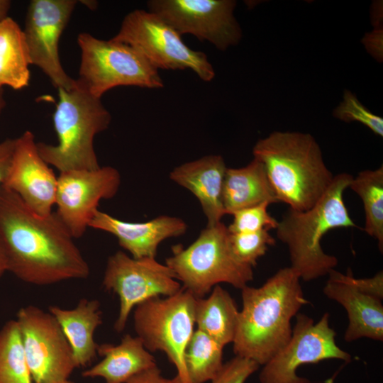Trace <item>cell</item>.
I'll return each instance as SVG.
<instances>
[{"label":"cell","mask_w":383,"mask_h":383,"mask_svg":"<svg viewBox=\"0 0 383 383\" xmlns=\"http://www.w3.org/2000/svg\"><path fill=\"white\" fill-rule=\"evenodd\" d=\"M73 240L55 211L37 214L0 186V242L8 272L35 285L86 279L89 266Z\"/></svg>","instance_id":"1"},{"label":"cell","mask_w":383,"mask_h":383,"mask_svg":"<svg viewBox=\"0 0 383 383\" xmlns=\"http://www.w3.org/2000/svg\"><path fill=\"white\" fill-rule=\"evenodd\" d=\"M300 281L287 267L259 287L241 289L242 309L233 342L236 356L263 365L288 343L292 319L309 303Z\"/></svg>","instance_id":"2"},{"label":"cell","mask_w":383,"mask_h":383,"mask_svg":"<svg viewBox=\"0 0 383 383\" xmlns=\"http://www.w3.org/2000/svg\"><path fill=\"white\" fill-rule=\"evenodd\" d=\"M252 154L263 164L278 203L294 210L311 208L334 177L309 133L274 131L255 144Z\"/></svg>","instance_id":"3"},{"label":"cell","mask_w":383,"mask_h":383,"mask_svg":"<svg viewBox=\"0 0 383 383\" xmlns=\"http://www.w3.org/2000/svg\"><path fill=\"white\" fill-rule=\"evenodd\" d=\"M353 177L349 173L334 175L329 187L311 208L306 211L289 208L278 221L277 238L287 247L290 267L305 282L328 275L338 265L337 257L326 253L321 245L326 233L357 226L343 200Z\"/></svg>","instance_id":"4"},{"label":"cell","mask_w":383,"mask_h":383,"mask_svg":"<svg viewBox=\"0 0 383 383\" xmlns=\"http://www.w3.org/2000/svg\"><path fill=\"white\" fill-rule=\"evenodd\" d=\"M58 90L52 115L57 144L37 143L42 158L60 173L91 170L101 167L95 152V136L108 128L111 116L97 98L77 82L69 89Z\"/></svg>","instance_id":"5"},{"label":"cell","mask_w":383,"mask_h":383,"mask_svg":"<svg viewBox=\"0 0 383 383\" xmlns=\"http://www.w3.org/2000/svg\"><path fill=\"white\" fill-rule=\"evenodd\" d=\"M165 265L182 287L196 298H204L213 287L227 283L243 289L253 279L252 267L240 262L230 243V232L222 222L203 229L188 247H172Z\"/></svg>","instance_id":"6"},{"label":"cell","mask_w":383,"mask_h":383,"mask_svg":"<svg viewBox=\"0 0 383 383\" xmlns=\"http://www.w3.org/2000/svg\"><path fill=\"white\" fill-rule=\"evenodd\" d=\"M81 50L77 82L91 95L101 98L119 86L147 89L164 87L158 70L131 45L98 39L88 33L77 36Z\"/></svg>","instance_id":"7"},{"label":"cell","mask_w":383,"mask_h":383,"mask_svg":"<svg viewBox=\"0 0 383 383\" xmlns=\"http://www.w3.org/2000/svg\"><path fill=\"white\" fill-rule=\"evenodd\" d=\"M195 301L196 297L182 287L174 295L139 304L133 313L137 337L148 351L165 353L181 383H190L184 353L194 331Z\"/></svg>","instance_id":"8"},{"label":"cell","mask_w":383,"mask_h":383,"mask_svg":"<svg viewBox=\"0 0 383 383\" xmlns=\"http://www.w3.org/2000/svg\"><path fill=\"white\" fill-rule=\"evenodd\" d=\"M112 39L135 48L157 70L189 69L206 82L215 77L206 55L188 47L175 29L148 10L128 13Z\"/></svg>","instance_id":"9"},{"label":"cell","mask_w":383,"mask_h":383,"mask_svg":"<svg viewBox=\"0 0 383 383\" xmlns=\"http://www.w3.org/2000/svg\"><path fill=\"white\" fill-rule=\"evenodd\" d=\"M288 343L272 357L260 372V383H311L297 375V369L325 360L351 361V355L336 343V332L330 326V314L325 313L315 322L298 313Z\"/></svg>","instance_id":"10"},{"label":"cell","mask_w":383,"mask_h":383,"mask_svg":"<svg viewBox=\"0 0 383 383\" xmlns=\"http://www.w3.org/2000/svg\"><path fill=\"white\" fill-rule=\"evenodd\" d=\"M102 284L119 298V312L114 324L118 332L124 329L137 305L162 295H174L182 288L172 269L155 257L137 259L120 250L109 257Z\"/></svg>","instance_id":"11"},{"label":"cell","mask_w":383,"mask_h":383,"mask_svg":"<svg viewBox=\"0 0 383 383\" xmlns=\"http://www.w3.org/2000/svg\"><path fill=\"white\" fill-rule=\"evenodd\" d=\"M16 321L33 383L69 379L77 366L55 318L49 311L28 305L18 310Z\"/></svg>","instance_id":"12"},{"label":"cell","mask_w":383,"mask_h":383,"mask_svg":"<svg viewBox=\"0 0 383 383\" xmlns=\"http://www.w3.org/2000/svg\"><path fill=\"white\" fill-rule=\"evenodd\" d=\"M148 11L157 14L181 35L192 34L220 50L237 45L242 30L233 0H150Z\"/></svg>","instance_id":"13"},{"label":"cell","mask_w":383,"mask_h":383,"mask_svg":"<svg viewBox=\"0 0 383 383\" xmlns=\"http://www.w3.org/2000/svg\"><path fill=\"white\" fill-rule=\"evenodd\" d=\"M75 0H33L23 30L30 65L38 67L57 88L69 89L76 79L63 69L59 43L77 5Z\"/></svg>","instance_id":"14"},{"label":"cell","mask_w":383,"mask_h":383,"mask_svg":"<svg viewBox=\"0 0 383 383\" xmlns=\"http://www.w3.org/2000/svg\"><path fill=\"white\" fill-rule=\"evenodd\" d=\"M120 184L119 172L110 166L60 173L55 213L73 238L84 234L99 201L113 198Z\"/></svg>","instance_id":"15"},{"label":"cell","mask_w":383,"mask_h":383,"mask_svg":"<svg viewBox=\"0 0 383 383\" xmlns=\"http://www.w3.org/2000/svg\"><path fill=\"white\" fill-rule=\"evenodd\" d=\"M3 186L35 213L48 216L52 212L57 177L40 156L31 131L15 138L11 167Z\"/></svg>","instance_id":"16"},{"label":"cell","mask_w":383,"mask_h":383,"mask_svg":"<svg viewBox=\"0 0 383 383\" xmlns=\"http://www.w3.org/2000/svg\"><path fill=\"white\" fill-rule=\"evenodd\" d=\"M328 275L323 292L326 297L340 304L348 317L344 340L353 342L367 338L382 341V300L360 291L352 282L350 270L343 274L333 269Z\"/></svg>","instance_id":"17"},{"label":"cell","mask_w":383,"mask_h":383,"mask_svg":"<svg viewBox=\"0 0 383 383\" xmlns=\"http://www.w3.org/2000/svg\"><path fill=\"white\" fill-rule=\"evenodd\" d=\"M89 228L113 235L131 257L138 259L155 257L162 241L184 235L188 226L183 219L168 215L159 216L145 222H128L98 209Z\"/></svg>","instance_id":"18"},{"label":"cell","mask_w":383,"mask_h":383,"mask_svg":"<svg viewBox=\"0 0 383 383\" xmlns=\"http://www.w3.org/2000/svg\"><path fill=\"white\" fill-rule=\"evenodd\" d=\"M227 167L222 156L210 155L174 167L170 178L199 200L211 226L221 222L226 211L223 186Z\"/></svg>","instance_id":"19"},{"label":"cell","mask_w":383,"mask_h":383,"mask_svg":"<svg viewBox=\"0 0 383 383\" xmlns=\"http://www.w3.org/2000/svg\"><path fill=\"white\" fill-rule=\"evenodd\" d=\"M102 360L85 370L84 377H101L105 383H126L134 376L157 366L153 356L138 337L126 334L118 345H98Z\"/></svg>","instance_id":"20"},{"label":"cell","mask_w":383,"mask_h":383,"mask_svg":"<svg viewBox=\"0 0 383 383\" xmlns=\"http://www.w3.org/2000/svg\"><path fill=\"white\" fill-rule=\"evenodd\" d=\"M100 307L98 300L83 298L71 309L57 306L48 308L70 343L77 367L87 366L96 356L94 333L102 323Z\"/></svg>","instance_id":"21"},{"label":"cell","mask_w":383,"mask_h":383,"mask_svg":"<svg viewBox=\"0 0 383 383\" xmlns=\"http://www.w3.org/2000/svg\"><path fill=\"white\" fill-rule=\"evenodd\" d=\"M278 203L263 164L253 160L245 167H227L223 186L226 214L260 203Z\"/></svg>","instance_id":"22"},{"label":"cell","mask_w":383,"mask_h":383,"mask_svg":"<svg viewBox=\"0 0 383 383\" xmlns=\"http://www.w3.org/2000/svg\"><path fill=\"white\" fill-rule=\"evenodd\" d=\"M238 315L235 300L218 284L206 299L196 298L194 319L197 329L223 346L235 339Z\"/></svg>","instance_id":"23"},{"label":"cell","mask_w":383,"mask_h":383,"mask_svg":"<svg viewBox=\"0 0 383 383\" xmlns=\"http://www.w3.org/2000/svg\"><path fill=\"white\" fill-rule=\"evenodd\" d=\"M30 65L23 30L11 17L0 22V89L28 86Z\"/></svg>","instance_id":"24"},{"label":"cell","mask_w":383,"mask_h":383,"mask_svg":"<svg viewBox=\"0 0 383 383\" xmlns=\"http://www.w3.org/2000/svg\"><path fill=\"white\" fill-rule=\"evenodd\" d=\"M348 188L360 198L365 214L364 231L377 240L383 251V166L365 170L353 177Z\"/></svg>","instance_id":"25"},{"label":"cell","mask_w":383,"mask_h":383,"mask_svg":"<svg viewBox=\"0 0 383 383\" xmlns=\"http://www.w3.org/2000/svg\"><path fill=\"white\" fill-rule=\"evenodd\" d=\"M223 345L196 330L184 353L185 365L190 383L211 381L223 365Z\"/></svg>","instance_id":"26"},{"label":"cell","mask_w":383,"mask_h":383,"mask_svg":"<svg viewBox=\"0 0 383 383\" xmlns=\"http://www.w3.org/2000/svg\"><path fill=\"white\" fill-rule=\"evenodd\" d=\"M0 383H33L16 320L0 330Z\"/></svg>","instance_id":"27"},{"label":"cell","mask_w":383,"mask_h":383,"mask_svg":"<svg viewBox=\"0 0 383 383\" xmlns=\"http://www.w3.org/2000/svg\"><path fill=\"white\" fill-rule=\"evenodd\" d=\"M276 243L267 230L255 232L230 233V243L236 257L252 267L265 255L270 246Z\"/></svg>","instance_id":"28"},{"label":"cell","mask_w":383,"mask_h":383,"mask_svg":"<svg viewBox=\"0 0 383 383\" xmlns=\"http://www.w3.org/2000/svg\"><path fill=\"white\" fill-rule=\"evenodd\" d=\"M333 116L346 123L359 122L375 135L383 136V118L367 109L349 90H345L342 101L333 111Z\"/></svg>","instance_id":"29"},{"label":"cell","mask_w":383,"mask_h":383,"mask_svg":"<svg viewBox=\"0 0 383 383\" xmlns=\"http://www.w3.org/2000/svg\"><path fill=\"white\" fill-rule=\"evenodd\" d=\"M270 204L263 202L235 211L232 223L227 226L228 231L236 233L275 229L278 221L268 212Z\"/></svg>","instance_id":"30"},{"label":"cell","mask_w":383,"mask_h":383,"mask_svg":"<svg viewBox=\"0 0 383 383\" xmlns=\"http://www.w3.org/2000/svg\"><path fill=\"white\" fill-rule=\"evenodd\" d=\"M255 362L239 356L223 363L211 383H245L247 379L259 368Z\"/></svg>","instance_id":"31"},{"label":"cell","mask_w":383,"mask_h":383,"mask_svg":"<svg viewBox=\"0 0 383 383\" xmlns=\"http://www.w3.org/2000/svg\"><path fill=\"white\" fill-rule=\"evenodd\" d=\"M353 284L361 292L377 297L383 299V272H378L372 277L355 278L352 276Z\"/></svg>","instance_id":"32"},{"label":"cell","mask_w":383,"mask_h":383,"mask_svg":"<svg viewBox=\"0 0 383 383\" xmlns=\"http://www.w3.org/2000/svg\"><path fill=\"white\" fill-rule=\"evenodd\" d=\"M15 147V138H6L0 142V186L8 176Z\"/></svg>","instance_id":"33"},{"label":"cell","mask_w":383,"mask_h":383,"mask_svg":"<svg viewBox=\"0 0 383 383\" xmlns=\"http://www.w3.org/2000/svg\"><path fill=\"white\" fill-rule=\"evenodd\" d=\"M126 383H181V382L177 376L172 379L163 377L157 366H155L134 376Z\"/></svg>","instance_id":"34"},{"label":"cell","mask_w":383,"mask_h":383,"mask_svg":"<svg viewBox=\"0 0 383 383\" xmlns=\"http://www.w3.org/2000/svg\"><path fill=\"white\" fill-rule=\"evenodd\" d=\"M8 272V262L4 248L0 242V278Z\"/></svg>","instance_id":"35"},{"label":"cell","mask_w":383,"mask_h":383,"mask_svg":"<svg viewBox=\"0 0 383 383\" xmlns=\"http://www.w3.org/2000/svg\"><path fill=\"white\" fill-rule=\"evenodd\" d=\"M11 4V1L0 0V22L9 16Z\"/></svg>","instance_id":"36"},{"label":"cell","mask_w":383,"mask_h":383,"mask_svg":"<svg viewBox=\"0 0 383 383\" xmlns=\"http://www.w3.org/2000/svg\"><path fill=\"white\" fill-rule=\"evenodd\" d=\"M6 106V102L4 97V90L0 89V115Z\"/></svg>","instance_id":"37"},{"label":"cell","mask_w":383,"mask_h":383,"mask_svg":"<svg viewBox=\"0 0 383 383\" xmlns=\"http://www.w3.org/2000/svg\"><path fill=\"white\" fill-rule=\"evenodd\" d=\"M54 383H74V382L70 381V379H67L65 381L54 382Z\"/></svg>","instance_id":"38"}]
</instances>
